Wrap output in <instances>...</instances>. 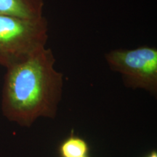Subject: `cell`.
<instances>
[{"mask_svg":"<svg viewBox=\"0 0 157 157\" xmlns=\"http://www.w3.org/2000/svg\"><path fill=\"white\" fill-rule=\"evenodd\" d=\"M56 61L52 50L45 47L6 68L1 103L6 119L29 127L40 117H56L63 75L56 70Z\"/></svg>","mask_w":157,"mask_h":157,"instance_id":"cell-1","label":"cell"},{"mask_svg":"<svg viewBox=\"0 0 157 157\" xmlns=\"http://www.w3.org/2000/svg\"><path fill=\"white\" fill-rule=\"evenodd\" d=\"M48 31L44 16L25 19L0 15V66L9 68L44 48Z\"/></svg>","mask_w":157,"mask_h":157,"instance_id":"cell-2","label":"cell"},{"mask_svg":"<svg viewBox=\"0 0 157 157\" xmlns=\"http://www.w3.org/2000/svg\"><path fill=\"white\" fill-rule=\"evenodd\" d=\"M109 68L121 75L124 84L133 90L141 89L157 94V48L140 46L116 49L105 54Z\"/></svg>","mask_w":157,"mask_h":157,"instance_id":"cell-3","label":"cell"},{"mask_svg":"<svg viewBox=\"0 0 157 157\" xmlns=\"http://www.w3.org/2000/svg\"><path fill=\"white\" fill-rule=\"evenodd\" d=\"M44 0H0V15L36 19L43 15Z\"/></svg>","mask_w":157,"mask_h":157,"instance_id":"cell-4","label":"cell"},{"mask_svg":"<svg viewBox=\"0 0 157 157\" xmlns=\"http://www.w3.org/2000/svg\"><path fill=\"white\" fill-rule=\"evenodd\" d=\"M89 151L87 141L73 135L65 139L59 147L61 157H83L87 156Z\"/></svg>","mask_w":157,"mask_h":157,"instance_id":"cell-5","label":"cell"},{"mask_svg":"<svg viewBox=\"0 0 157 157\" xmlns=\"http://www.w3.org/2000/svg\"><path fill=\"white\" fill-rule=\"evenodd\" d=\"M144 157H157V152L156 151H151L149 154L146 155Z\"/></svg>","mask_w":157,"mask_h":157,"instance_id":"cell-6","label":"cell"},{"mask_svg":"<svg viewBox=\"0 0 157 157\" xmlns=\"http://www.w3.org/2000/svg\"><path fill=\"white\" fill-rule=\"evenodd\" d=\"M83 157H90V156L87 155V156H83Z\"/></svg>","mask_w":157,"mask_h":157,"instance_id":"cell-7","label":"cell"}]
</instances>
